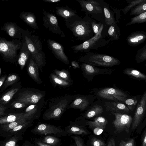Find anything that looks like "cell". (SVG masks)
Instances as JSON below:
<instances>
[{"label": "cell", "instance_id": "obj_1", "mask_svg": "<svg viewBox=\"0 0 146 146\" xmlns=\"http://www.w3.org/2000/svg\"><path fill=\"white\" fill-rule=\"evenodd\" d=\"M93 20L89 16L82 18L77 15L64 21L66 26L73 35L78 40L84 42L95 35L91 24Z\"/></svg>", "mask_w": 146, "mask_h": 146}, {"label": "cell", "instance_id": "obj_2", "mask_svg": "<svg viewBox=\"0 0 146 146\" xmlns=\"http://www.w3.org/2000/svg\"><path fill=\"white\" fill-rule=\"evenodd\" d=\"M108 36V30L105 25L102 24L98 32L89 40L79 44L71 47L74 53H88L92 50H97L108 44L111 41L106 37Z\"/></svg>", "mask_w": 146, "mask_h": 146}, {"label": "cell", "instance_id": "obj_3", "mask_svg": "<svg viewBox=\"0 0 146 146\" xmlns=\"http://www.w3.org/2000/svg\"><path fill=\"white\" fill-rule=\"evenodd\" d=\"M31 33L28 31L25 34L24 38L33 58L42 72V68L46 64L45 55L42 51V43L39 36Z\"/></svg>", "mask_w": 146, "mask_h": 146}, {"label": "cell", "instance_id": "obj_4", "mask_svg": "<svg viewBox=\"0 0 146 146\" xmlns=\"http://www.w3.org/2000/svg\"><path fill=\"white\" fill-rule=\"evenodd\" d=\"M73 96L67 94L54 99L49 103L44 117L48 119L60 117L72 102Z\"/></svg>", "mask_w": 146, "mask_h": 146}, {"label": "cell", "instance_id": "obj_5", "mask_svg": "<svg viewBox=\"0 0 146 146\" xmlns=\"http://www.w3.org/2000/svg\"><path fill=\"white\" fill-rule=\"evenodd\" d=\"M86 16H89L105 25L104 0H76ZM106 26V25H105Z\"/></svg>", "mask_w": 146, "mask_h": 146}, {"label": "cell", "instance_id": "obj_6", "mask_svg": "<svg viewBox=\"0 0 146 146\" xmlns=\"http://www.w3.org/2000/svg\"><path fill=\"white\" fill-rule=\"evenodd\" d=\"M78 60L96 66L112 67L119 65L120 61L116 58L107 54L88 52L79 57Z\"/></svg>", "mask_w": 146, "mask_h": 146}, {"label": "cell", "instance_id": "obj_7", "mask_svg": "<svg viewBox=\"0 0 146 146\" xmlns=\"http://www.w3.org/2000/svg\"><path fill=\"white\" fill-rule=\"evenodd\" d=\"M21 40L12 39L8 40L3 37H0V54L5 61L14 62L18 59V51L20 50L22 46Z\"/></svg>", "mask_w": 146, "mask_h": 146}, {"label": "cell", "instance_id": "obj_8", "mask_svg": "<svg viewBox=\"0 0 146 146\" xmlns=\"http://www.w3.org/2000/svg\"><path fill=\"white\" fill-rule=\"evenodd\" d=\"M94 94L73 95L72 101L67 109H79L80 111L89 109L97 98Z\"/></svg>", "mask_w": 146, "mask_h": 146}, {"label": "cell", "instance_id": "obj_9", "mask_svg": "<svg viewBox=\"0 0 146 146\" xmlns=\"http://www.w3.org/2000/svg\"><path fill=\"white\" fill-rule=\"evenodd\" d=\"M114 116L115 119L112 122L115 129V132L119 133L125 131L127 133L129 131V128L132 122L133 118L127 114L111 112Z\"/></svg>", "mask_w": 146, "mask_h": 146}, {"label": "cell", "instance_id": "obj_10", "mask_svg": "<svg viewBox=\"0 0 146 146\" xmlns=\"http://www.w3.org/2000/svg\"><path fill=\"white\" fill-rule=\"evenodd\" d=\"M93 93L97 97L103 99L114 101H118L113 96L116 95L119 96L127 97V94L123 91L116 88L111 87L101 88H94L90 92Z\"/></svg>", "mask_w": 146, "mask_h": 146}, {"label": "cell", "instance_id": "obj_11", "mask_svg": "<svg viewBox=\"0 0 146 146\" xmlns=\"http://www.w3.org/2000/svg\"><path fill=\"white\" fill-rule=\"evenodd\" d=\"M43 25L52 33L60 35L61 37L66 36L64 32L59 26L58 21L55 15L47 12L42 9Z\"/></svg>", "mask_w": 146, "mask_h": 146}, {"label": "cell", "instance_id": "obj_12", "mask_svg": "<svg viewBox=\"0 0 146 146\" xmlns=\"http://www.w3.org/2000/svg\"><path fill=\"white\" fill-rule=\"evenodd\" d=\"M83 77L89 81H92L96 75H110L113 70L106 68H100L92 65L83 63L80 65Z\"/></svg>", "mask_w": 146, "mask_h": 146}, {"label": "cell", "instance_id": "obj_13", "mask_svg": "<svg viewBox=\"0 0 146 146\" xmlns=\"http://www.w3.org/2000/svg\"><path fill=\"white\" fill-rule=\"evenodd\" d=\"M146 114V90L138 102L133 118L132 129H135L141 123Z\"/></svg>", "mask_w": 146, "mask_h": 146}, {"label": "cell", "instance_id": "obj_14", "mask_svg": "<svg viewBox=\"0 0 146 146\" xmlns=\"http://www.w3.org/2000/svg\"><path fill=\"white\" fill-rule=\"evenodd\" d=\"M1 29L5 32L13 39H17L21 40L28 31L21 28L15 23L13 22L4 23Z\"/></svg>", "mask_w": 146, "mask_h": 146}, {"label": "cell", "instance_id": "obj_15", "mask_svg": "<svg viewBox=\"0 0 146 146\" xmlns=\"http://www.w3.org/2000/svg\"><path fill=\"white\" fill-rule=\"evenodd\" d=\"M47 44L48 48L56 58L66 64H69L68 58L64 52L62 45L49 39L47 40Z\"/></svg>", "mask_w": 146, "mask_h": 146}, {"label": "cell", "instance_id": "obj_16", "mask_svg": "<svg viewBox=\"0 0 146 146\" xmlns=\"http://www.w3.org/2000/svg\"><path fill=\"white\" fill-rule=\"evenodd\" d=\"M44 96V94L41 92L26 90L19 94L16 101L26 102L31 104H35Z\"/></svg>", "mask_w": 146, "mask_h": 146}, {"label": "cell", "instance_id": "obj_17", "mask_svg": "<svg viewBox=\"0 0 146 146\" xmlns=\"http://www.w3.org/2000/svg\"><path fill=\"white\" fill-rule=\"evenodd\" d=\"M104 106L107 111L126 114L131 112L125 105L119 102H105Z\"/></svg>", "mask_w": 146, "mask_h": 146}, {"label": "cell", "instance_id": "obj_18", "mask_svg": "<svg viewBox=\"0 0 146 146\" xmlns=\"http://www.w3.org/2000/svg\"><path fill=\"white\" fill-rule=\"evenodd\" d=\"M146 40V32L139 31L132 32L127 38L128 44L130 46L135 47L138 46Z\"/></svg>", "mask_w": 146, "mask_h": 146}, {"label": "cell", "instance_id": "obj_19", "mask_svg": "<svg viewBox=\"0 0 146 146\" xmlns=\"http://www.w3.org/2000/svg\"><path fill=\"white\" fill-rule=\"evenodd\" d=\"M22 46L18 54L17 62L22 70L30 57L31 54L27 47L24 36L21 40Z\"/></svg>", "mask_w": 146, "mask_h": 146}, {"label": "cell", "instance_id": "obj_20", "mask_svg": "<svg viewBox=\"0 0 146 146\" xmlns=\"http://www.w3.org/2000/svg\"><path fill=\"white\" fill-rule=\"evenodd\" d=\"M34 131L39 134L46 135L51 133L56 134L63 132L62 130L46 124L39 125L35 129Z\"/></svg>", "mask_w": 146, "mask_h": 146}, {"label": "cell", "instance_id": "obj_21", "mask_svg": "<svg viewBox=\"0 0 146 146\" xmlns=\"http://www.w3.org/2000/svg\"><path fill=\"white\" fill-rule=\"evenodd\" d=\"M38 68L36 63L32 57L30 60L27 67V72L29 76L35 81L40 84L42 82L40 77Z\"/></svg>", "mask_w": 146, "mask_h": 146}, {"label": "cell", "instance_id": "obj_22", "mask_svg": "<svg viewBox=\"0 0 146 146\" xmlns=\"http://www.w3.org/2000/svg\"><path fill=\"white\" fill-rule=\"evenodd\" d=\"M19 17L31 28L35 29H39L36 19L34 13L31 12L23 11L20 13Z\"/></svg>", "mask_w": 146, "mask_h": 146}, {"label": "cell", "instance_id": "obj_23", "mask_svg": "<svg viewBox=\"0 0 146 146\" xmlns=\"http://www.w3.org/2000/svg\"><path fill=\"white\" fill-rule=\"evenodd\" d=\"M104 11L105 25L107 28L112 25L117 23L114 17L115 13L110 9L109 5L105 2Z\"/></svg>", "mask_w": 146, "mask_h": 146}, {"label": "cell", "instance_id": "obj_24", "mask_svg": "<svg viewBox=\"0 0 146 146\" xmlns=\"http://www.w3.org/2000/svg\"><path fill=\"white\" fill-rule=\"evenodd\" d=\"M56 13L58 16L67 19L73 16L77 15V11L66 6L65 7H56Z\"/></svg>", "mask_w": 146, "mask_h": 146}, {"label": "cell", "instance_id": "obj_25", "mask_svg": "<svg viewBox=\"0 0 146 146\" xmlns=\"http://www.w3.org/2000/svg\"><path fill=\"white\" fill-rule=\"evenodd\" d=\"M103 107L98 104H95L90 107L83 114L82 117L84 118H90L98 116L104 111Z\"/></svg>", "mask_w": 146, "mask_h": 146}, {"label": "cell", "instance_id": "obj_26", "mask_svg": "<svg viewBox=\"0 0 146 146\" xmlns=\"http://www.w3.org/2000/svg\"><path fill=\"white\" fill-rule=\"evenodd\" d=\"M113 96L119 102L126 105L131 111L134 110L138 102V99L136 97L129 98L116 95Z\"/></svg>", "mask_w": 146, "mask_h": 146}, {"label": "cell", "instance_id": "obj_27", "mask_svg": "<svg viewBox=\"0 0 146 146\" xmlns=\"http://www.w3.org/2000/svg\"><path fill=\"white\" fill-rule=\"evenodd\" d=\"M25 117L28 119L25 116V112L11 114L1 117L0 124L1 125L7 124Z\"/></svg>", "mask_w": 146, "mask_h": 146}, {"label": "cell", "instance_id": "obj_28", "mask_svg": "<svg viewBox=\"0 0 146 146\" xmlns=\"http://www.w3.org/2000/svg\"><path fill=\"white\" fill-rule=\"evenodd\" d=\"M108 123L106 119L102 116L97 117L93 121H88L87 124L90 128L99 127L104 129Z\"/></svg>", "mask_w": 146, "mask_h": 146}, {"label": "cell", "instance_id": "obj_29", "mask_svg": "<svg viewBox=\"0 0 146 146\" xmlns=\"http://www.w3.org/2000/svg\"><path fill=\"white\" fill-rule=\"evenodd\" d=\"M108 34L111 41L118 40L120 39L121 31L117 23L112 25L108 27Z\"/></svg>", "mask_w": 146, "mask_h": 146}, {"label": "cell", "instance_id": "obj_30", "mask_svg": "<svg viewBox=\"0 0 146 146\" xmlns=\"http://www.w3.org/2000/svg\"><path fill=\"white\" fill-rule=\"evenodd\" d=\"M123 73L125 74L146 82V74L132 68L125 69L123 70Z\"/></svg>", "mask_w": 146, "mask_h": 146}, {"label": "cell", "instance_id": "obj_31", "mask_svg": "<svg viewBox=\"0 0 146 146\" xmlns=\"http://www.w3.org/2000/svg\"><path fill=\"white\" fill-rule=\"evenodd\" d=\"M67 132L71 134L78 135H87L88 132L81 126L77 125H72L68 126Z\"/></svg>", "mask_w": 146, "mask_h": 146}, {"label": "cell", "instance_id": "obj_32", "mask_svg": "<svg viewBox=\"0 0 146 146\" xmlns=\"http://www.w3.org/2000/svg\"><path fill=\"white\" fill-rule=\"evenodd\" d=\"M19 88V87L13 88L4 94L0 99V104L3 105L9 102Z\"/></svg>", "mask_w": 146, "mask_h": 146}, {"label": "cell", "instance_id": "obj_33", "mask_svg": "<svg viewBox=\"0 0 146 146\" xmlns=\"http://www.w3.org/2000/svg\"><path fill=\"white\" fill-rule=\"evenodd\" d=\"M28 119L26 118H23L11 123L1 125L3 130L6 131H10L19 125L23 124L27 121Z\"/></svg>", "mask_w": 146, "mask_h": 146}, {"label": "cell", "instance_id": "obj_34", "mask_svg": "<svg viewBox=\"0 0 146 146\" xmlns=\"http://www.w3.org/2000/svg\"><path fill=\"white\" fill-rule=\"evenodd\" d=\"M55 74L61 79L67 82L73 83L70 73L68 71L62 69L61 70H54Z\"/></svg>", "mask_w": 146, "mask_h": 146}, {"label": "cell", "instance_id": "obj_35", "mask_svg": "<svg viewBox=\"0 0 146 146\" xmlns=\"http://www.w3.org/2000/svg\"><path fill=\"white\" fill-rule=\"evenodd\" d=\"M146 12V0L139 4L131 10L129 15L136 16Z\"/></svg>", "mask_w": 146, "mask_h": 146}, {"label": "cell", "instance_id": "obj_36", "mask_svg": "<svg viewBox=\"0 0 146 146\" xmlns=\"http://www.w3.org/2000/svg\"><path fill=\"white\" fill-rule=\"evenodd\" d=\"M145 0H127L126 1L128 5L125 6L123 9H121L124 14L125 15L128 12L136 6L141 4Z\"/></svg>", "mask_w": 146, "mask_h": 146}, {"label": "cell", "instance_id": "obj_37", "mask_svg": "<svg viewBox=\"0 0 146 146\" xmlns=\"http://www.w3.org/2000/svg\"><path fill=\"white\" fill-rule=\"evenodd\" d=\"M145 23H146V12L131 18V21L126 24V26Z\"/></svg>", "mask_w": 146, "mask_h": 146}, {"label": "cell", "instance_id": "obj_38", "mask_svg": "<svg viewBox=\"0 0 146 146\" xmlns=\"http://www.w3.org/2000/svg\"><path fill=\"white\" fill-rule=\"evenodd\" d=\"M135 59L137 63L146 60V44L138 50L135 57Z\"/></svg>", "mask_w": 146, "mask_h": 146}, {"label": "cell", "instance_id": "obj_39", "mask_svg": "<svg viewBox=\"0 0 146 146\" xmlns=\"http://www.w3.org/2000/svg\"><path fill=\"white\" fill-rule=\"evenodd\" d=\"M50 76L52 81L55 84L60 86L65 87L69 86L73 83L61 79L53 73L51 74Z\"/></svg>", "mask_w": 146, "mask_h": 146}, {"label": "cell", "instance_id": "obj_40", "mask_svg": "<svg viewBox=\"0 0 146 146\" xmlns=\"http://www.w3.org/2000/svg\"><path fill=\"white\" fill-rule=\"evenodd\" d=\"M38 107L36 104H31L26 109L25 112V116L29 119H31L36 113Z\"/></svg>", "mask_w": 146, "mask_h": 146}, {"label": "cell", "instance_id": "obj_41", "mask_svg": "<svg viewBox=\"0 0 146 146\" xmlns=\"http://www.w3.org/2000/svg\"><path fill=\"white\" fill-rule=\"evenodd\" d=\"M19 78L18 76L16 74L10 75L5 81L3 88L5 89L8 86L14 84L18 80Z\"/></svg>", "mask_w": 146, "mask_h": 146}, {"label": "cell", "instance_id": "obj_42", "mask_svg": "<svg viewBox=\"0 0 146 146\" xmlns=\"http://www.w3.org/2000/svg\"><path fill=\"white\" fill-rule=\"evenodd\" d=\"M59 141V139L54 137L47 136L44 138L43 142L46 144L55 145Z\"/></svg>", "mask_w": 146, "mask_h": 146}, {"label": "cell", "instance_id": "obj_43", "mask_svg": "<svg viewBox=\"0 0 146 146\" xmlns=\"http://www.w3.org/2000/svg\"><path fill=\"white\" fill-rule=\"evenodd\" d=\"M31 104L22 101H15L13 102L11 104V106L16 108H22L26 107Z\"/></svg>", "mask_w": 146, "mask_h": 146}, {"label": "cell", "instance_id": "obj_44", "mask_svg": "<svg viewBox=\"0 0 146 146\" xmlns=\"http://www.w3.org/2000/svg\"><path fill=\"white\" fill-rule=\"evenodd\" d=\"M103 24L102 22L98 23L96 20L94 19L93 20L91 23V24L92 29L95 35L98 32Z\"/></svg>", "mask_w": 146, "mask_h": 146}, {"label": "cell", "instance_id": "obj_45", "mask_svg": "<svg viewBox=\"0 0 146 146\" xmlns=\"http://www.w3.org/2000/svg\"><path fill=\"white\" fill-rule=\"evenodd\" d=\"M92 146H106L104 142L96 137H93L91 142Z\"/></svg>", "mask_w": 146, "mask_h": 146}, {"label": "cell", "instance_id": "obj_46", "mask_svg": "<svg viewBox=\"0 0 146 146\" xmlns=\"http://www.w3.org/2000/svg\"><path fill=\"white\" fill-rule=\"evenodd\" d=\"M135 141L133 138L128 139L127 141L121 140L120 142L119 146H134Z\"/></svg>", "mask_w": 146, "mask_h": 146}, {"label": "cell", "instance_id": "obj_47", "mask_svg": "<svg viewBox=\"0 0 146 146\" xmlns=\"http://www.w3.org/2000/svg\"><path fill=\"white\" fill-rule=\"evenodd\" d=\"M29 123V121H27L25 123L17 126L13 129L10 131L9 132L12 133H13L18 131L26 127L28 124Z\"/></svg>", "mask_w": 146, "mask_h": 146}, {"label": "cell", "instance_id": "obj_48", "mask_svg": "<svg viewBox=\"0 0 146 146\" xmlns=\"http://www.w3.org/2000/svg\"><path fill=\"white\" fill-rule=\"evenodd\" d=\"M75 141L77 146H84L83 142L79 137L73 136L71 137Z\"/></svg>", "mask_w": 146, "mask_h": 146}, {"label": "cell", "instance_id": "obj_49", "mask_svg": "<svg viewBox=\"0 0 146 146\" xmlns=\"http://www.w3.org/2000/svg\"><path fill=\"white\" fill-rule=\"evenodd\" d=\"M110 7L113 9V11L116 14V22L117 23H119V19H120L121 17V15L120 12L121 11V9H119L117 8H114L111 6H110Z\"/></svg>", "mask_w": 146, "mask_h": 146}, {"label": "cell", "instance_id": "obj_50", "mask_svg": "<svg viewBox=\"0 0 146 146\" xmlns=\"http://www.w3.org/2000/svg\"><path fill=\"white\" fill-rule=\"evenodd\" d=\"M17 140L15 139H12L6 142L3 146H15Z\"/></svg>", "mask_w": 146, "mask_h": 146}, {"label": "cell", "instance_id": "obj_51", "mask_svg": "<svg viewBox=\"0 0 146 146\" xmlns=\"http://www.w3.org/2000/svg\"><path fill=\"white\" fill-rule=\"evenodd\" d=\"M104 129L99 127H96L94 128L93 132L94 134L96 135H99L103 132Z\"/></svg>", "mask_w": 146, "mask_h": 146}, {"label": "cell", "instance_id": "obj_52", "mask_svg": "<svg viewBox=\"0 0 146 146\" xmlns=\"http://www.w3.org/2000/svg\"><path fill=\"white\" fill-rule=\"evenodd\" d=\"M6 108H7L3 104H0V116L1 117L5 115V111Z\"/></svg>", "mask_w": 146, "mask_h": 146}, {"label": "cell", "instance_id": "obj_53", "mask_svg": "<svg viewBox=\"0 0 146 146\" xmlns=\"http://www.w3.org/2000/svg\"><path fill=\"white\" fill-rule=\"evenodd\" d=\"M142 139L141 146H146V130L144 133Z\"/></svg>", "mask_w": 146, "mask_h": 146}, {"label": "cell", "instance_id": "obj_54", "mask_svg": "<svg viewBox=\"0 0 146 146\" xmlns=\"http://www.w3.org/2000/svg\"><path fill=\"white\" fill-rule=\"evenodd\" d=\"M71 64L74 69L79 68H80V65L77 62L75 61H72L71 62Z\"/></svg>", "mask_w": 146, "mask_h": 146}, {"label": "cell", "instance_id": "obj_55", "mask_svg": "<svg viewBox=\"0 0 146 146\" xmlns=\"http://www.w3.org/2000/svg\"><path fill=\"white\" fill-rule=\"evenodd\" d=\"M115 141L113 138L109 140L107 146H115Z\"/></svg>", "mask_w": 146, "mask_h": 146}, {"label": "cell", "instance_id": "obj_56", "mask_svg": "<svg viewBox=\"0 0 146 146\" xmlns=\"http://www.w3.org/2000/svg\"><path fill=\"white\" fill-rule=\"evenodd\" d=\"M6 76L5 75L2 77L0 79V87L1 88V87L3 84L6 78Z\"/></svg>", "mask_w": 146, "mask_h": 146}, {"label": "cell", "instance_id": "obj_57", "mask_svg": "<svg viewBox=\"0 0 146 146\" xmlns=\"http://www.w3.org/2000/svg\"><path fill=\"white\" fill-rule=\"evenodd\" d=\"M43 1L48 2V3H57L58 2H60L61 0H44Z\"/></svg>", "mask_w": 146, "mask_h": 146}, {"label": "cell", "instance_id": "obj_58", "mask_svg": "<svg viewBox=\"0 0 146 146\" xmlns=\"http://www.w3.org/2000/svg\"><path fill=\"white\" fill-rule=\"evenodd\" d=\"M37 144L38 146H51L40 142H37Z\"/></svg>", "mask_w": 146, "mask_h": 146}, {"label": "cell", "instance_id": "obj_59", "mask_svg": "<svg viewBox=\"0 0 146 146\" xmlns=\"http://www.w3.org/2000/svg\"><path fill=\"white\" fill-rule=\"evenodd\" d=\"M1 68H0V75H1Z\"/></svg>", "mask_w": 146, "mask_h": 146}, {"label": "cell", "instance_id": "obj_60", "mask_svg": "<svg viewBox=\"0 0 146 146\" xmlns=\"http://www.w3.org/2000/svg\"><path fill=\"white\" fill-rule=\"evenodd\" d=\"M145 66H146V64H145Z\"/></svg>", "mask_w": 146, "mask_h": 146}, {"label": "cell", "instance_id": "obj_61", "mask_svg": "<svg viewBox=\"0 0 146 146\" xmlns=\"http://www.w3.org/2000/svg\"><path fill=\"white\" fill-rule=\"evenodd\" d=\"M25 146H27V145H25Z\"/></svg>", "mask_w": 146, "mask_h": 146}]
</instances>
